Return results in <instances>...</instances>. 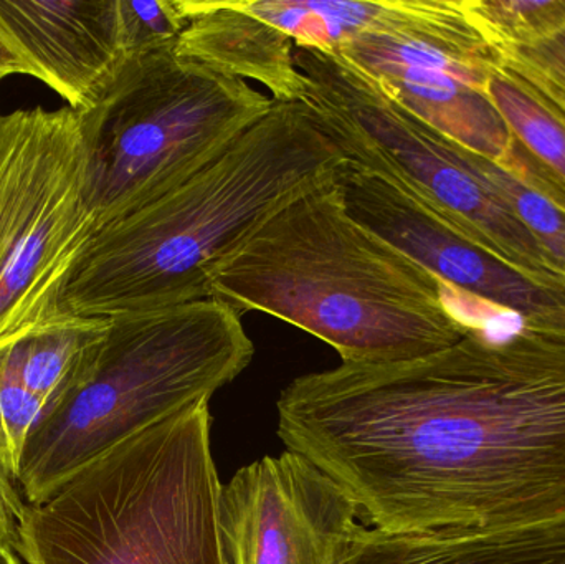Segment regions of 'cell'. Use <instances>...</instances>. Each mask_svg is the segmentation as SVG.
I'll return each mask as SVG.
<instances>
[{
  "label": "cell",
  "instance_id": "obj_3",
  "mask_svg": "<svg viewBox=\"0 0 565 564\" xmlns=\"http://www.w3.org/2000/svg\"><path fill=\"white\" fill-rule=\"evenodd\" d=\"M212 298L286 321L342 363L417 360L468 333L444 284L349 215L335 182L267 222L225 265Z\"/></svg>",
  "mask_w": 565,
  "mask_h": 564
},
{
  "label": "cell",
  "instance_id": "obj_7",
  "mask_svg": "<svg viewBox=\"0 0 565 564\" xmlns=\"http://www.w3.org/2000/svg\"><path fill=\"white\" fill-rule=\"evenodd\" d=\"M292 53L302 76L298 105L345 161L395 182L537 284L565 290L536 237L471 171L470 149L412 115L341 53L299 46Z\"/></svg>",
  "mask_w": 565,
  "mask_h": 564
},
{
  "label": "cell",
  "instance_id": "obj_4",
  "mask_svg": "<svg viewBox=\"0 0 565 564\" xmlns=\"http://www.w3.org/2000/svg\"><path fill=\"white\" fill-rule=\"evenodd\" d=\"M199 400L86 464L49 499L26 503V564H231L224 487Z\"/></svg>",
  "mask_w": 565,
  "mask_h": 564
},
{
  "label": "cell",
  "instance_id": "obj_5",
  "mask_svg": "<svg viewBox=\"0 0 565 564\" xmlns=\"http://www.w3.org/2000/svg\"><path fill=\"white\" fill-rule=\"evenodd\" d=\"M254 354L242 313L214 298L109 321L75 383L26 443L17 482L23 500L43 502L122 440L211 400Z\"/></svg>",
  "mask_w": 565,
  "mask_h": 564
},
{
  "label": "cell",
  "instance_id": "obj_17",
  "mask_svg": "<svg viewBox=\"0 0 565 564\" xmlns=\"http://www.w3.org/2000/svg\"><path fill=\"white\" fill-rule=\"evenodd\" d=\"M511 136L565 185V126L524 86L498 68L487 88Z\"/></svg>",
  "mask_w": 565,
  "mask_h": 564
},
{
  "label": "cell",
  "instance_id": "obj_6",
  "mask_svg": "<svg viewBox=\"0 0 565 564\" xmlns=\"http://www.w3.org/2000/svg\"><path fill=\"white\" fill-rule=\"evenodd\" d=\"M274 99L178 55L122 56L78 116L96 232L191 178L265 115Z\"/></svg>",
  "mask_w": 565,
  "mask_h": 564
},
{
  "label": "cell",
  "instance_id": "obj_24",
  "mask_svg": "<svg viewBox=\"0 0 565 564\" xmlns=\"http://www.w3.org/2000/svg\"><path fill=\"white\" fill-rule=\"evenodd\" d=\"M12 75L30 76V66L26 65L19 50L7 39L6 33L0 30V82Z\"/></svg>",
  "mask_w": 565,
  "mask_h": 564
},
{
  "label": "cell",
  "instance_id": "obj_14",
  "mask_svg": "<svg viewBox=\"0 0 565 564\" xmlns=\"http://www.w3.org/2000/svg\"><path fill=\"white\" fill-rule=\"evenodd\" d=\"M344 564H565V520L493 532L359 526Z\"/></svg>",
  "mask_w": 565,
  "mask_h": 564
},
{
  "label": "cell",
  "instance_id": "obj_18",
  "mask_svg": "<svg viewBox=\"0 0 565 564\" xmlns=\"http://www.w3.org/2000/svg\"><path fill=\"white\" fill-rule=\"evenodd\" d=\"M471 171L516 215L565 277V207L510 171L477 152H468Z\"/></svg>",
  "mask_w": 565,
  "mask_h": 564
},
{
  "label": "cell",
  "instance_id": "obj_19",
  "mask_svg": "<svg viewBox=\"0 0 565 564\" xmlns=\"http://www.w3.org/2000/svg\"><path fill=\"white\" fill-rule=\"evenodd\" d=\"M500 68L565 126V22L536 42L503 46Z\"/></svg>",
  "mask_w": 565,
  "mask_h": 564
},
{
  "label": "cell",
  "instance_id": "obj_1",
  "mask_svg": "<svg viewBox=\"0 0 565 564\" xmlns=\"http://www.w3.org/2000/svg\"><path fill=\"white\" fill-rule=\"evenodd\" d=\"M278 437L374 529L493 532L565 520V313L508 340L468 331L395 363L292 380Z\"/></svg>",
  "mask_w": 565,
  "mask_h": 564
},
{
  "label": "cell",
  "instance_id": "obj_13",
  "mask_svg": "<svg viewBox=\"0 0 565 564\" xmlns=\"http://www.w3.org/2000/svg\"><path fill=\"white\" fill-rule=\"evenodd\" d=\"M179 7L185 29L175 43L178 55L234 78L255 79L275 102H299L302 76L291 39L252 13L244 0H179Z\"/></svg>",
  "mask_w": 565,
  "mask_h": 564
},
{
  "label": "cell",
  "instance_id": "obj_20",
  "mask_svg": "<svg viewBox=\"0 0 565 564\" xmlns=\"http://www.w3.org/2000/svg\"><path fill=\"white\" fill-rule=\"evenodd\" d=\"M467 6L500 50L536 42L565 22V0H467Z\"/></svg>",
  "mask_w": 565,
  "mask_h": 564
},
{
  "label": "cell",
  "instance_id": "obj_15",
  "mask_svg": "<svg viewBox=\"0 0 565 564\" xmlns=\"http://www.w3.org/2000/svg\"><path fill=\"white\" fill-rule=\"evenodd\" d=\"M108 328V320L70 317L9 344L22 383L45 413L75 383Z\"/></svg>",
  "mask_w": 565,
  "mask_h": 564
},
{
  "label": "cell",
  "instance_id": "obj_16",
  "mask_svg": "<svg viewBox=\"0 0 565 564\" xmlns=\"http://www.w3.org/2000/svg\"><path fill=\"white\" fill-rule=\"evenodd\" d=\"M255 15L281 30L299 49L338 50L375 25L388 0H244Z\"/></svg>",
  "mask_w": 565,
  "mask_h": 564
},
{
  "label": "cell",
  "instance_id": "obj_25",
  "mask_svg": "<svg viewBox=\"0 0 565 564\" xmlns=\"http://www.w3.org/2000/svg\"><path fill=\"white\" fill-rule=\"evenodd\" d=\"M0 564H26V562L12 545L0 540Z\"/></svg>",
  "mask_w": 565,
  "mask_h": 564
},
{
  "label": "cell",
  "instance_id": "obj_21",
  "mask_svg": "<svg viewBox=\"0 0 565 564\" xmlns=\"http://www.w3.org/2000/svg\"><path fill=\"white\" fill-rule=\"evenodd\" d=\"M43 414H45V406L22 383L12 351L9 347L2 348L0 350V467L15 486L19 482L23 450Z\"/></svg>",
  "mask_w": 565,
  "mask_h": 564
},
{
  "label": "cell",
  "instance_id": "obj_12",
  "mask_svg": "<svg viewBox=\"0 0 565 564\" xmlns=\"http://www.w3.org/2000/svg\"><path fill=\"white\" fill-rule=\"evenodd\" d=\"M0 30L75 113L126 55L119 0H0Z\"/></svg>",
  "mask_w": 565,
  "mask_h": 564
},
{
  "label": "cell",
  "instance_id": "obj_10",
  "mask_svg": "<svg viewBox=\"0 0 565 564\" xmlns=\"http://www.w3.org/2000/svg\"><path fill=\"white\" fill-rule=\"evenodd\" d=\"M359 515L342 487L288 449L242 467L222 492L231 564H344Z\"/></svg>",
  "mask_w": 565,
  "mask_h": 564
},
{
  "label": "cell",
  "instance_id": "obj_9",
  "mask_svg": "<svg viewBox=\"0 0 565 564\" xmlns=\"http://www.w3.org/2000/svg\"><path fill=\"white\" fill-rule=\"evenodd\" d=\"M457 145L503 161L513 136L488 96L503 55L467 0H388L372 29L334 50Z\"/></svg>",
  "mask_w": 565,
  "mask_h": 564
},
{
  "label": "cell",
  "instance_id": "obj_23",
  "mask_svg": "<svg viewBox=\"0 0 565 564\" xmlns=\"http://www.w3.org/2000/svg\"><path fill=\"white\" fill-rule=\"evenodd\" d=\"M25 506L19 487L0 467V540L15 550L19 549V526Z\"/></svg>",
  "mask_w": 565,
  "mask_h": 564
},
{
  "label": "cell",
  "instance_id": "obj_2",
  "mask_svg": "<svg viewBox=\"0 0 565 564\" xmlns=\"http://www.w3.org/2000/svg\"><path fill=\"white\" fill-rule=\"evenodd\" d=\"M344 162L298 103L274 99L178 188L95 232L63 315L111 321L212 300L225 265L291 202L334 184Z\"/></svg>",
  "mask_w": 565,
  "mask_h": 564
},
{
  "label": "cell",
  "instance_id": "obj_11",
  "mask_svg": "<svg viewBox=\"0 0 565 564\" xmlns=\"http://www.w3.org/2000/svg\"><path fill=\"white\" fill-rule=\"evenodd\" d=\"M349 215L401 248L448 288L526 318L565 313V290L537 284L412 198L345 161L335 179Z\"/></svg>",
  "mask_w": 565,
  "mask_h": 564
},
{
  "label": "cell",
  "instance_id": "obj_22",
  "mask_svg": "<svg viewBox=\"0 0 565 564\" xmlns=\"http://www.w3.org/2000/svg\"><path fill=\"white\" fill-rule=\"evenodd\" d=\"M125 53L175 46L185 19L179 0H119Z\"/></svg>",
  "mask_w": 565,
  "mask_h": 564
},
{
  "label": "cell",
  "instance_id": "obj_8",
  "mask_svg": "<svg viewBox=\"0 0 565 564\" xmlns=\"http://www.w3.org/2000/svg\"><path fill=\"white\" fill-rule=\"evenodd\" d=\"M68 106L0 115V350L66 320L62 297L96 225Z\"/></svg>",
  "mask_w": 565,
  "mask_h": 564
}]
</instances>
